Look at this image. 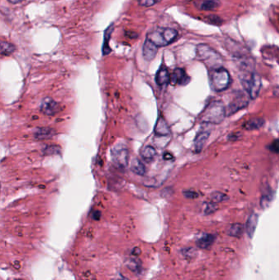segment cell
Wrapping results in <instances>:
<instances>
[{
  "label": "cell",
  "instance_id": "6da1fadb",
  "mask_svg": "<svg viewBox=\"0 0 279 280\" xmlns=\"http://www.w3.org/2000/svg\"><path fill=\"white\" fill-rule=\"evenodd\" d=\"M226 107L221 101H212L200 115L202 123L220 124L226 117Z\"/></svg>",
  "mask_w": 279,
  "mask_h": 280
},
{
  "label": "cell",
  "instance_id": "7a4b0ae2",
  "mask_svg": "<svg viewBox=\"0 0 279 280\" xmlns=\"http://www.w3.org/2000/svg\"><path fill=\"white\" fill-rule=\"evenodd\" d=\"M197 57H198V59L203 61L210 69L222 68V57L208 45H198L197 48Z\"/></svg>",
  "mask_w": 279,
  "mask_h": 280
},
{
  "label": "cell",
  "instance_id": "3957f363",
  "mask_svg": "<svg viewBox=\"0 0 279 280\" xmlns=\"http://www.w3.org/2000/svg\"><path fill=\"white\" fill-rule=\"evenodd\" d=\"M210 84L212 90L221 92L227 90L231 84L230 75L224 68L211 70L210 72Z\"/></svg>",
  "mask_w": 279,
  "mask_h": 280
},
{
  "label": "cell",
  "instance_id": "277c9868",
  "mask_svg": "<svg viewBox=\"0 0 279 280\" xmlns=\"http://www.w3.org/2000/svg\"><path fill=\"white\" fill-rule=\"evenodd\" d=\"M112 159L117 167L125 169L128 166L130 159L128 147L123 143H117L112 147Z\"/></svg>",
  "mask_w": 279,
  "mask_h": 280
},
{
  "label": "cell",
  "instance_id": "5b68a950",
  "mask_svg": "<svg viewBox=\"0 0 279 280\" xmlns=\"http://www.w3.org/2000/svg\"><path fill=\"white\" fill-rule=\"evenodd\" d=\"M248 97L245 93L239 92L235 94L226 109L227 116H231L241 109H245L248 105Z\"/></svg>",
  "mask_w": 279,
  "mask_h": 280
},
{
  "label": "cell",
  "instance_id": "8992f818",
  "mask_svg": "<svg viewBox=\"0 0 279 280\" xmlns=\"http://www.w3.org/2000/svg\"><path fill=\"white\" fill-rule=\"evenodd\" d=\"M41 113L46 116H53L59 112V104L53 98H44L40 103Z\"/></svg>",
  "mask_w": 279,
  "mask_h": 280
},
{
  "label": "cell",
  "instance_id": "52a82bcc",
  "mask_svg": "<svg viewBox=\"0 0 279 280\" xmlns=\"http://www.w3.org/2000/svg\"><path fill=\"white\" fill-rule=\"evenodd\" d=\"M247 91H248L249 95L251 99H255L257 97L259 96L260 92L261 89V76L258 74L253 73L251 76V80L249 81L247 87Z\"/></svg>",
  "mask_w": 279,
  "mask_h": 280
},
{
  "label": "cell",
  "instance_id": "ba28073f",
  "mask_svg": "<svg viewBox=\"0 0 279 280\" xmlns=\"http://www.w3.org/2000/svg\"><path fill=\"white\" fill-rule=\"evenodd\" d=\"M158 51V47L152 42L150 39H146L143 47V55L145 60L152 61L155 58Z\"/></svg>",
  "mask_w": 279,
  "mask_h": 280
},
{
  "label": "cell",
  "instance_id": "9c48e42d",
  "mask_svg": "<svg viewBox=\"0 0 279 280\" xmlns=\"http://www.w3.org/2000/svg\"><path fill=\"white\" fill-rule=\"evenodd\" d=\"M189 80L187 74L182 68H176L170 75V83L173 84H186Z\"/></svg>",
  "mask_w": 279,
  "mask_h": 280
},
{
  "label": "cell",
  "instance_id": "30bf717a",
  "mask_svg": "<svg viewBox=\"0 0 279 280\" xmlns=\"http://www.w3.org/2000/svg\"><path fill=\"white\" fill-rule=\"evenodd\" d=\"M147 38L150 39L154 45H157L158 48L164 47V46H167L168 45L165 42L161 28L157 29L156 31L149 33Z\"/></svg>",
  "mask_w": 279,
  "mask_h": 280
},
{
  "label": "cell",
  "instance_id": "8fae6325",
  "mask_svg": "<svg viewBox=\"0 0 279 280\" xmlns=\"http://www.w3.org/2000/svg\"><path fill=\"white\" fill-rule=\"evenodd\" d=\"M156 81H157V84L160 86L166 85L170 82V75L165 66H161L159 71L157 72Z\"/></svg>",
  "mask_w": 279,
  "mask_h": 280
},
{
  "label": "cell",
  "instance_id": "7c38bea8",
  "mask_svg": "<svg viewBox=\"0 0 279 280\" xmlns=\"http://www.w3.org/2000/svg\"><path fill=\"white\" fill-rule=\"evenodd\" d=\"M154 131H155L156 135H158V136H166L170 133L169 125L162 117H160L157 120Z\"/></svg>",
  "mask_w": 279,
  "mask_h": 280
},
{
  "label": "cell",
  "instance_id": "4fadbf2b",
  "mask_svg": "<svg viewBox=\"0 0 279 280\" xmlns=\"http://www.w3.org/2000/svg\"><path fill=\"white\" fill-rule=\"evenodd\" d=\"M56 135V131L49 127H39L34 133L35 139L39 140L50 139Z\"/></svg>",
  "mask_w": 279,
  "mask_h": 280
},
{
  "label": "cell",
  "instance_id": "5bb4252c",
  "mask_svg": "<svg viewBox=\"0 0 279 280\" xmlns=\"http://www.w3.org/2000/svg\"><path fill=\"white\" fill-rule=\"evenodd\" d=\"M209 136H210V132H208V131H202L197 135L195 141H194V148H195L196 153H200L202 151Z\"/></svg>",
  "mask_w": 279,
  "mask_h": 280
},
{
  "label": "cell",
  "instance_id": "9a60e30c",
  "mask_svg": "<svg viewBox=\"0 0 279 280\" xmlns=\"http://www.w3.org/2000/svg\"><path fill=\"white\" fill-rule=\"evenodd\" d=\"M257 224H258V216L255 213H252L249 219L247 220V225H246V232L249 238H252L256 229Z\"/></svg>",
  "mask_w": 279,
  "mask_h": 280
},
{
  "label": "cell",
  "instance_id": "2e32d148",
  "mask_svg": "<svg viewBox=\"0 0 279 280\" xmlns=\"http://www.w3.org/2000/svg\"><path fill=\"white\" fill-rule=\"evenodd\" d=\"M214 240H216V238L213 234H205L198 240L197 245L198 248H202V249H207L211 247L212 244H214Z\"/></svg>",
  "mask_w": 279,
  "mask_h": 280
},
{
  "label": "cell",
  "instance_id": "e0dca14e",
  "mask_svg": "<svg viewBox=\"0 0 279 280\" xmlns=\"http://www.w3.org/2000/svg\"><path fill=\"white\" fill-rule=\"evenodd\" d=\"M131 169L134 173L139 176H144L146 173V166L139 158H134L132 160Z\"/></svg>",
  "mask_w": 279,
  "mask_h": 280
},
{
  "label": "cell",
  "instance_id": "ac0fdd59",
  "mask_svg": "<svg viewBox=\"0 0 279 280\" xmlns=\"http://www.w3.org/2000/svg\"><path fill=\"white\" fill-rule=\"evenodd\" d=\"M113 32V24L111 25L104 33V43L102 46V53L103 55H108L112 52V49L109 47V41Z\"/></svg>",
  "mask_w": 279,
  "mask_h": 280
},
{
  "label": "cell",
  "instance_id": "d6986e66",
  "mask_svg": "<svg viewBox=\"0 0 279 280\" xmlns=\"http://www.w3.org/2000/svg\"><path fill=\"white\" fill-rule=\"evenodd\" d=\"M264 125H265V120L257 117V118L251 119L245 123L244 128L247 131H254V130L260 129Z\"/></svg>",
  "mask_w": 279,
  "mask_h": 280
},
{
  "label": "cell",
  "instance_id": "ffe728a7",
  "mask_svg": "<svg viewBox=\"0 0 279 280\" xmlns=\"http://www.w3.org/2000/svg\"><path fill=\"white\" fill-rule=\"evenodd\" d=\"M244 230V225H242V224L236 223L233 224V225H231L230 227L228 228L227 233L231 237L239 238L243 235Z\"/></svg>",
  "mask_w": 279,
  "mask_h": 280
},
{
  "label": "cell",
  "instance_id": "44dd1931",
  "mask_svg": "<svg viewBox=\"0 0 279 280\" xmlns=\"http://www.w3.org/2000/svg\"><path fill=\"white\" fill-rule=\"evenodd\" d=\"M220 4L219 0H206L201 4V9L204 11L214 10L220 6Z\"/></svg>",
  "mask_w": 279,
  "mask_h": 280
},
{
  "label": "cell",
  "instance_id": "7402d4cb",
  "mask_svg": "<svg viewBox=\"0 0 279 280\" xmlns=\"http://www.w3.org/2000/svg\"><path fill=\"white\" fill-rule=\"evenodd\" d=\"M156 154H157V152H156L155 148L152 147V146H146V147H143L142 151H141V156L142 158L144 160H152L154 158Z\"/></svg>",
  "mask_w": 279,
  "mask_h": 280
},
{
  "label": "cell",
  "instance_id": "603a6c76",
  "mask_svg": "<svg viewBox=\"0 0 279 280\" xmlns=\"http://www.w3.org/2000/svg\"><path fill=\"white\" fill-rule=\"evenodd\" d=\"M15 49H16V48L12 44L8 43V42H4V41L1 42V54L3 56L10 55V54H12L15 51Z\"/></svg>",
  "mask_w": 279,
  "mask_h": 280
},
{
  "label": "cell",
  "instance_id": "cb8c5ba5",
  "mask_svg": "<svg viewBox=\"0 0 279 280\" xmlns=\"http://www.w3.org/2000/svg\"><path fill=\"white\" fill-rule=\"evenodd\" d=\"M60 153H61V149L57 145L46 146L44 150V154L45 155H57V154H60Z\"/></svg>",
  "mask_w": 279,
  "mask_h": 280
},
{
  "label": "cell",
  "instance_id": "d4e9b609",
  "mask_svg": "<svg viewBox=\"0 0 279 280\" xmlns=\"http://www.w3.org/2000/svg\"><path fill=\"white\" fill-rule=\"evenodd\" d=\"M227 199H228V197L222 192H213L211 195L212 202L214 203H221V202L226 200Z\"/></svg>",
  "mask_w": 279,
  "mask_h": 280
},
{
  "label": "cell",
  "instance_id": "484cf974",
  "mask_svg": "<svg viewBox=\"0 0 279 280\" xmlns=\"http://www.w3.org/2000/svg\"><path fill=\"white\" fill-rule=\"evenodd\" d=\"M217 208H218V207H217L216 203L211 202V203H207V204H206L205 210H204V212H205V214H206V215H209V214L214 212V211L217 210Z\"/></svg>",
  "mask_w": 279,
  "mask_h": 280
},
{
  "label": "cell",
  "instance_id": "4316f807",
  "mask_svg": "<svg viewBox=\"0 0 279 280\" xmlns=\"http://www.w3.org/2000/svg\"><path fill=\"white\" fill-rule=\"evenodd\" d=\"M161 2V0H139V4L141 6L152 7Z\"/></svg>",
  "mask_w": 279,
  "mask_h": 280
},
{
  "label": "cell",
  "instance_id": "83f0119b",
  "mask_svg": "<svg viewBox=\"0 0 279 280\" xmlns=\"http://www.w3.org/2000/svg\"><path fill=\"white\" fill-rule=\"evenodd\" d=\"M269 148L274 154H279V139H275L274 141L272 142L271 144L269 146Z\"/></svg>",
  "mask_w": 279,
  "mask_h": 280
},
{
  "label": "cell",
  "instance_id": "f1b7e54d",
  "mask_svg": "<svg viewBox=\"0 0 279 280\" xmlns=\"http://www.w3.org/2000/svg\"><path fill=\"white\" fill-rule=\"evenodd\" d=\"M208 20L210 21L211 24L214 25H220L222 23V20L219 16H214V15H212V16H208Z\"/></svg>",
  "mask_w": 279,
  "mask_h": 280
},
{
  "label": "cell",
  "instance_id": "f546056e",
  "mask_svg": "<svg viewBox=\"0 0 279 280\" xmlns=\"http://www.w3.org/2000/svg\"><path fill=\"white\" fill-rule=\"evenodd\" d=\"M184 195L187 199H195V198L198 196V193L194 192V191H185L184 192Z\"/></svg>",
  "mask_w": 279,
  "mask_h": 280
},
{
  "label": "cell",
  "instance_id": "4dcf8cb0",
  "mask_svg": "<svg viewBox=\"0 0 279 280\" xmlns=\"http://www.w3.org/2000/svg\"><path fill=\"white\" fill-rule=\"evenodd\" d=\"M100 215H101L100 211H95L94 214V219L98 221V220L100 219Z\"/></svg>",
  "mask_w": 279,
  "mask_h": 280
},
{
  "label": "cell",
  "instance_id": "1f68e13d",
  "mask_svg": "<svg viewBox=\"0 0 279 280\" xmlns=\"http://www.w3.org/2000/svg\"><path fill=\"white\" fill-rule=\"evenodd\" d=\"M163 157L165 160H169V159H172V158H173V157H172L171 154H167V153H166V154H165V155L163 156Z\"/></svg>",
  "mask_w": 279,
  "mask_h": 280
},
{
  "label": "cell",
  "instance_id": "d6a6232c",
  "mask_svg": "<svg viewBox=\"0 0 279 280\" xmlns=\"http://www.w3.org/2000/svg\"><path fill=\"white\" fill-rule=\"evenodd\" d=\"M8 2H10L11 4H16L18 3L23 2L24 0H8Z\"/></svg>",
  "mask_w": 279,
  "mask_h": 280
},
{
  "label": "cell",
  "instance_id": "836d02e7",
  "mask_svg": "<svg viewBox=\"0 0 279 280\" xmlns=\"http://www.w3.org/2000/svg\"><path fill=\"white\" fill-rule=\"evenodd\" d=\"M118 280H128V279H127V278H122V279H118Z\"/></svg>",
  "mask_w": 279,
  "mask_h": 280
},
{
  "label": "cell",
  "instance_id": "e575fe53",
  "mask_svg": "<svg viewBox=\"0 0 279 280\" xmlns=\"http://www.w3.org/2000/svg\"><path fill=\"white\" fill-rule=\"evenodd\" d=\"M15 280H23V279H15Z\"/></svg>",
  "mask_w": 279,
  "mask_h": 280
}]
</instances>
